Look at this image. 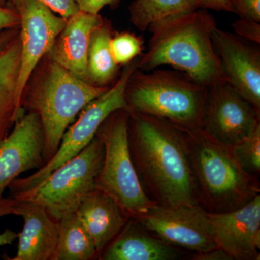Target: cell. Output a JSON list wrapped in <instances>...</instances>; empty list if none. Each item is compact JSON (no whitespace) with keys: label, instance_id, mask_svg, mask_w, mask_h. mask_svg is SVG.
<instances>
[{"label":"cell","instance_id":"obj_1","mask_svg":"<svg viewBox=\"0 0 260 260\" xmlns=\"http://www.w3.org/2000/svg\"><path fill=\"white\" fill-rule=\"evenodd\" d=\"M129 114L130 155L149 198L161 206L200 205L183 129L155 116Z\"/></svg>","mask_w":260,"mask_h":260},{"label":"cell","instance_id":"obj_2","mask_svg":"<svg viewBox=\"0 0 260 260\" xmlns=\"http://www.w3.org/2000/svg\"><path fill=\"white\" fill-rule=\"evenodd\" d=\"M216 27L215 18L203 8L152 24L148 49L140 56L138 69L171 66L208 88L227 80L212 40Z\"/></svg>","mask_w":260,"mask_h":260},{"label":"cell","instance_id":"obj_3","mask_svg":"<svg viewBox=\"0 0 260 260\" xmlns=\"http://www.w3.org/2000/svg\"><path fill=\"white\" fill-rule=\"evenodd\" d=\"M183 131L198 202L205 211H234L260 194L258 177L242 169L232 146L217 141L202 129Z\"/></svg>","mask_w":260,"mask_h":260},{"label":"cell","instance_id":"obj_4","mask_svg":"<svg viewBox=\"0 0 260 260\" xmlns=\"http://www.w3.org/2000/svg\"><path fill=\"white\" fill-rule=\"evenodd\" d=\"M22 96L24 110L37 114L44 131L45 164L55 155L61 138L85 106L109 89L79 79L47 57Z\"/></svg>","mask_w":260,"mask_h":260},{"label":"cell","instance_id":"obj_5","mask_svg":"<svg viewBox=\"0 0 260 260\" xmlns=\"http://www.w3.org/2000/svg\"><path fill=\"white\" fill-rule=\"evenodd\" d=\"M208 87L178 70H136L125 90L129 112L165 119L182 129H202Z\"/></svg>","mask_w":260,"mask_h":260},{"label":"cell","instance_id":"obj_6","mask_svg":"<svg viewBox=\"0 0 260 260\" xmlns=\"http://www.w3.org/2000/svg\"><path fill=\"white\" fill-rule=\"evenodd\" d=\"M129 115L126 109L114 111L95 134L104 148L95 188L112 197L128 219L157 205L147 194L132 160L128 141Z\"/></svg>","mask_w":260,"mask_h":260},{"label":"cell","instance_id":"obj_7","mask_svg":"<svg viewBox=\"0 0 260 260\" xmlns=\"http://www.w3.org/2000/svg\"><path fill=\"white\" fill-rule=\"evenodd\" d=\"M104 158V145L95 136L78 155L54 169L40 184L11 198L42 205L58 221L75 213L83 198L96 189Z\"/></svg>","mask_w":260,"mask_h":260},{"label":"cell","instance_id":"obj_8","mask_svg":"<svg viewBox=\"0 0 260 260\" xmlns=\"http://www.w3.org/2000/svg\"><path fill=\"white\" fill-rule=\"evenodd\" d=\"M138 61L139 58L124 65L115 84L83 108L78 119L65 131L59 149L49 162L29 177H18L12 181L8 186L11 196L40 184L54 169L78 155L95 138L99 126L112 112L127 109L126 87L129 77L138 68Z\"/></svg>","mask_w":260,"mask_h":260},{"label":"cell","instance_id":"obj_9","mask_svg":"<svg viewBox=\"0 0 260 260\" xmlns=\"http://www.w3.org/2000/svg\"><path fill=\"white\" fill-rule=\"evenodd\" d=\"M164 242L195 253L218 247L208 212L200 205H155L133 218Z\"/></svg>","mask_w":260,"mask_h":260},{"label":"cell","instance_id":"obj_10","mask_svg":"<svg viewBox=\"0 0 260 260\" xmlns=\"http://www.w3.org/2000/svg\"><path fill=\"white\" fill-rule=\"evenodd\" d=\"M259 125V111L227 80L208 88L202 129L213 139L234 146Z\"/></svg>","mask_w":260,"mask_h":260},{"label":"cell","instance_id":"obj_11","mask_svg":"<svg viewBox=\"0 0 260 260\" xmlns=\"http://www.w3.org/2000/svg\"><path fill=\"white\" fill-rule=\"evenodd\" d=\"M20 16V64L18 93L24 89L43 58L49 54L66 19L37 0H12Z\"/></svg>","mask_w":260,"mask_h":260},{"label":"cell","instance_id":"obj_12","mask_svg":"<svg viewBox=\"0 0 260 260\" xmlns=\"http://www.w3.org/2000/svg\"><path fill=\"white\" fill-rule=\"evenodd\" d=\"M44 135L37 114L20 116L13 130L0 140V198L20 174L45 165Z\"/></svg>","mask_w":260,"mask_h":260},{"label":"cell","instance_id":"obj_13","mask_svg":"<svg viewBox=\"0 0 260 260\" xmlns=\"http://www.w3.org/2000/svg\"><path fill=\"white\" fill-rule=\"evenodd\" d=\"M214 49L227 81L260 112V51L232 32L212 34Z\"/></svg>","mask_w":260,"mask_h":260},{"label":"cell","instance_id":"obj_14","mask_svg":"<svg viewBox=\"0 0 260 260\" xmlns=\"http://www.w3.org/2000/svg\"><path fill=\"white\" fill-rule=\"evenodd\" d=\"M208 216L217 245L233 260H259L260 194L239 209Z\"/></svg>","mask_w":260,"mask_h":260},{"label":"cell","instance_id":"obj_15","mask_svg":"<svg viewBox=\"0 0 260 260\" xmlns=\"http://www.w3.org/2000/svg\"><path fill=\"white\" fill-rule=\"evenodd\" d=\"M104 20L99 14L78 10L66 19L64 28L46 56L79 79L88 82V54L90 39L94 30Z\"/></svg>","mask_w":260,"mask_h":260},{"label":"cell","instance_id":"obj_16","mask_svg":"<svg viewBox=\"0 0 260 260\" xmlns=\"http://www.w3.org/2000/svg\"><path fill=\"white\" fill-rule=\"evenodd\" d=\"M15 200V199H14ZM13 215L22 217L16 255L10 260H54L58 241V221L42 205L16 200Z\"/></svg>","mask_w":260,"mask_h":260},{"label":"cell","instance_id":"obj_17","mask_svg":"<svg viewBox=\"0 0 260 260\" xmlns=\"http://www.w3.org/2000/svg\"><path fill=\"white\" fill-rule=\"evenodd\" d=\"M181 254L175 246L158 239L134 219H129L101 253L102 260H174Z\"/></svg>","mask_w":260,"mask_h":260},{"label":"cell","instance_id":"obj_18","mask_svg":"<svg viewBox=\"0 0 260 260\" xmlns=\"http://www.w3.org/2000/svg\"><path fill=\"white\" fill-rule=\"evenodd\" d=\"M75 213L93 238L98 259L129 220L112 197L97 189L83 198Z\"/></svg>","mask_w":260,"mask_h":260},{"label":"cell","instance_id":"obj_19","mask_svg":"<svg viewBox=\"0 0 260 260\" xmlns=\"http://www.w3.org/2000/svg\"><path fill=\"white\" fill-rule=\"evenodd\" d=\"M20 43L18 35L0 52V140L25 112L18 93Z\"/></svg>","mask_w":260,"mask_h":260},{"label":"cell","instance_id":"obj_20","mask_svg":"<svg viewBox=\"0 0 260 260\" xmlns=\"http://www.w3.org/2000/svg\"><path fill=\"white\" fill-rule=\"evenodd\" d=\"M98 253L93 238L75 213L58 220L57 246L54 260L96 259Z\"/></svg>","mask_w":260,"mask_h":260},{"label":"cell","instance_id":"obj_21","mask_svg":"<svg viewBox=\"0 0 260 260\" xmlns=\"http://www.w3.org/2000/svg\"><path fill=\"white\" fill-rule=\"evenodd\" d=\"M112 25L104 20L90 39L88 54V82L99 87H107L117 74L116 64L111 49Z\"/></svg>","mask_w":260,"mask_h":260},{"label":"cell","instance_id":"obj_22","mask_svg":"<svg viewBox=\"0 0 260 260\" xmlns=\"http://www.w3.org/2000/svg\"><path fill=\"white\" fill-rule=\"evenodd\" d=\"M198 8V0H135L129 8L130 21L143 32L154 23Z\"/></svg>","mask_w":260,"mask_h":260},{"label":"cell","instance_id":"obj_23","mask_svg":"<svg viewBox=\"0 0 260 260\" xmlns=\"http://www.w3.org/2000/svg\"><path fill=\"white\" fill-rule=\"evenodd\" d=\"M233 153L248 174L259 177L260 173V125L246 138L232 146Z\"/></svg>","mask_w":260,"mask_h":260},{"label":"cell","instance_id":"obj_24","mask_svg":"<svg viewBox=\"0 0 260 260\" xmlns=\"http://www.w3.org/2000/svg\"><path fill=\"white\" fill-rule=\"evenodd\" d=\"M143 39L129 32H116L111 39V49L116 64H129L143 54Z\"/></svg>","mask_w":260,"mask_h":260},{"label":"cell","instance_id":"obj_25","mask_svg":"<svg viewBox=\"0 0 260 260\" xmlns=\"http://www.w3.org/2000/svg\"><path fill=\"white\" fill-rule=\"evenodd\" d=\"M236 35L241 39L260 44V23L249 19L239 18L232 24Z\"/></svg>","mask_w":260,"mask_h":260},{"label":"cell","instance_id":"obj_26","mask_svg":"<svg viewBox=\"0 0 260 260\" xmlns=\"http://www.w3.org/2000/svg\"><path fill=\"white\" fill-rule=\"evenodd\" d=\"M233 13L239 18L249 19L260 23V0H229Z\"/></svg>","mask_w":260,"mask_h":260},{"label":"cell","instance_id":"obj_27","mask_svg":"<svg viewBox=\"0 0 260 260\" xmlns=\"http://www.w3.org/2000/svg\"><path fill=\"white\" fill-rule=\"evenodd\" d=\"M16 200L13 198H0V218L8 215H13V208ZM18 234L7 229L3 233H0V246L10 245L18 238Z\"/></svg>","mask_w":260,"mask_h":260},{"label":"cell","instance_id":"obj_28","mask_svg":"<svg viewBox=\"0 0 260 260\" xmlns=\"http://www.w3.org/2000/svg\"><path fill=\"white\" fill-rule=\"evenodd\" d=\"M5 1H8V0H0V2ZM37 1L45 5L54 13L64 19L70 18L79 10L75 0H37Z\"/></svg>","mask_w":260,"mask_h":260},{"label":"cell","instance_id":"obj_29","mask_svg":"<svg viewBox=\"0 0 260 260\" xmlns=\"http://www.w3.org/2000/svg\"><path fill=\"white\" fill-rule=\"evenodd\" d=\"M78 10L91 14H99L101 11L107 5H114L119 0H75Z\"/></svg>","mask_w":260,"mask_h":260},{"label":"cell","instance_id":"obj_30","mask_svg":"<svg viewBox=\"0 0 260 260\" xmlns=\"http://www.w3.org/2000/svg\"><path fill=\"white\" fill-rule=\"evenodd\" d=\"M20 25V16L16 10L0 7V30L17 28Z\"/></svg>","mask_w":260,"mask_h":260},{"label":"cell","instance_id":"obj_31","mask_svg":"<svg viewBox=\"0 0 260 260\" xmlns=\"http://www.w3.org/2000/svg\"><path fill=\"white\" fill-rule=\"evenodd\" d=\"M194 260H233L226 251L220 247L214 248L205 252L196 253L193 256Z\"/></svg>","mask_w":260,"mask_h":260},{"label":"cell","instance_id":"obj_32","mask_svg":"<svg viewBox=\"0 0 260 260\" xmlns=\"http://www.w3.org/2000/svg\"><path fill=\"white\" fill-rule=\"evenodd\" d=\"M199 8L205 10L233 13V9L229 0H198Z\"/></svg>","mask_w":260,"mask_h":260},{"label":"cell","instance_id":"obj_33","mask_svg":"<svg viewBox=\"0 0 260 260\" xmlns=\"http://www.w3.org/2000/svg\"><path fill=\"white\" fill-rule=\"evenodd\" d=\"M18 32L17 28L0 30V52L8 47V44L18 35Z\"/></svg>","mask_w":260,"mask_h":260}]
</instances>
